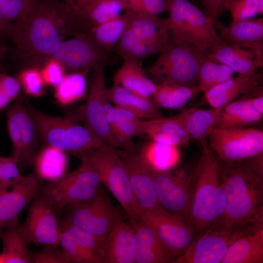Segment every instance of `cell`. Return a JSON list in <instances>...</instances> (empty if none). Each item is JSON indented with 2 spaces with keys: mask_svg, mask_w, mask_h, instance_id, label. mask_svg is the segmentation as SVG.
<instances>
[{
  "mask_svg": "<svg viewBox=\"0 0 263 263\" xmlns=\"http://www.w3.org/2000/svg\"><path fill=\"white\" fill-rule=\"evenodd\" d=\"M15 23L12 55L18 60L48 56L68 37L89 29L59 0L31 1L24 18Z\"/></svg>",
  "mask_w": 263,
  "mask_h": 263,
  "instance_id": "6da1fadb",
  "label": "cell"
},
{
  "mask_svg": "<svg viewBox=\"0 0 263 263\" xmlns=\"http://www.w3.org/2000/svg\"><path fill=\"white\" fill-rule=\"evenodd\" d=\"M218 161L226 203L221 218L211 228L232 231L263 224V177L241 161Z\"/></svg>",
  "mask_w": 263,
  "mask_h": 263,
  "instance_id": "7a4b0ae2",
  "label": "cell"
},
{
  "mask_svg": "<svg viewBox=\"0 0 263 263\" xmlns=\"http://www.w3.org/2000/svg\"><path fill=\"white\" fill-rule=\"evenodd\" d=\"M202 146V155L193 175L194 184L187 222L196 237L217 223L226 203L218 158L208 142Z\"/></svg>",
  "mask_w": 263,
  "mask_h": 263,
  "instance_id": "3957f363",
  "label": "cell"
},
{
  "mask_svg": "<svg viewBox=\"0 0 263 263\" xmlns=\"http://www.w3.org/2000/svg\"><path fill=\"white\" fill-rule=\"evenodd\" d=\"M158 55L156 60L146 70L155 84L171 83L197 87L200 67L207 58L204 53L169 30L167 40Z\"/></svg>",
  "mask_w": 263,
  "mask_h": 263,
  "instance_id": "277c9868",
  "label": "cell"
},
{
  "mask_svg": "<svg viewBox=\"0 0 263 263\" xmlns=\"http://www.w3.org/2000/svg\"><path fill=\"white\" fill-rule=\"evenodd\" d=\"M25 105L36 125L41 142L74 155L105 145L85 126L67 115L45 114L29 103Z\"/></svg>",
  "mask_w": 263,
  "mask_h": 263,
  "instance_id": "5b68a950",
  "label": "cell"
},
{
  "mask_svg": "<svg viewBox=\"0 0 263 263\" xmlns=\"http://www.w3.org/2000/svg\"><path fill=\"white\" fill-rule=\"evenodd\" d=\"M169 30L205 55L224 42L214 23L189 0H166Z\"/></svg>",
  "mask_w": 263,
  "mask_h": 263,
  "instance_id": "8992f818",
  "label": "cell"
},
{
  "mask_svg": "<svg viewBox=\"0 0 263 263\" xmlns=\"http://www.w3.org/2000/svg\"><path fill=\"white\" fill-rule=\"evenodd\" d=\"M97 172L103 183L121 205L130 221L138 215V204L131 188L126 169L116 149L103 145L75 154Z\"/></svg>",
  "mask_w": 263,
  "mask_h": 263,
  "instance_id": "52a82bcc",
  "label": "cell"
},
{
  "mask_svg": "<svg viewBox=\"0 0 263 263\" xmlns=\"http://www.w3.org/2000/svg\"><path fill=\"white\" fill-rule=\"evenodd\" d=\"M81 160L76 169L42 188L41 193L56 213L70 204L91 199L100 190L101 182L97 172L87 161Z\"/></svg>",
  "mask_w": 263,
  "mask_h": 263,
  "instance_id": "ba28073f",
  "label": "cell"
},
{
  "mask_svg": "<svg viewBox=\"0 0 263 263\" xmlns=\"http://www.w3.org/2000/svg\"><path fill=\"white\" fill-rule=\"evenodd\" d=\"M105 67L99 66L93 70L86 102L67 116L77 122H83L84 126L104 144L116 148L118 144L107 119V112L111 106L106 94Z\"/></svg>",
  "mask_w": 263,
  "mask_h": 263,
  "instance_id": "9c48e42d",
  "label": "cell"
},
{
  "mask_svg": "<svg viewBox=\"0 0 263 263\" xmlns=\"http://www.w3.org/2000/svg\"><path fill=\"white\" fill-rule=\"evenodd\" d=\"M41 58L54 59L71 73H86L99 66L106 67L115 61L112 53L99 46L88 31L65 39L53 53Z\"/></svg>",
  "mask_w": 263,
  "mask_h": 263,
  "instance_id": "30bf717a",
  "label": "cell"
},
{
  "mask_svg": "<svg viewBox=\"0 0 263 263\" xmlns=\"http://www.w3.org/2000/svg\"><path fill=\"white\" fill-rule=\"evenodd\" d=\"M208 139L209 148L226 162L243 161L263 152V132L257 129L215 128Z\"/></svg>",
  "mask_w": 263,
  "mask_h": 263,
  "instance_id": "8fae6325",
  "label": "cell"
},
{
  "mask_svg": "<svg viewBox=\"0 0 263 263\" xmlns=\"http://www.w3.org/2000/svg\"><path fill=\"white\" fill-rule=\"evenodd\" d=\"M7 130L12 142L11 155L21 170L33 166L41 142L35 123L22 99L19 98L6 110Z\"/></svg>",
  "mask_w": 263,
  "mask_h": 263,
  "instance_id": "7c38bea8",
  "label": "cell"
},
{
  "mask_svg": "<svg viewBox=\"0 0 263 263\" xmlns=\"http://www.w3.org/2000/svg\"><path fill=\"white\" fill-rule=\"evenodd\" d=\"M66 207L68 212L64 222L97 236H107L123 217L120 210L100 190L89 200Z\"/></svg>",
  "mask_w": 263,
  "mask_h": 263,
  "instance_id": "4fadbf2b",
  "label": "cell"
},
{
  "mask_svg": "<svg viewBox=\"0 0 263 263\" xmlns=\"http://www.w3.org/2000/svg\"><path fill=\"white\" fill-rule=\"evenodd\" d=\"M137 214L155 231L174 258L173 263L186 252L196 238L193 229L186 223L160 205L147 209L138 205Z\"/></svg>",
  "mask_w": 263,
  "mask_h": 263,
  "instance_id": "5bb4252c",
  "label": "cell"
},
{
  "mask_svg": "<svg viewBox=\"0 0 263 263\" xmlns=\"http://www.w3.org/2000/svg\"><path fill=\"white\" fill-rule=\"evenodd\" d=\"M21 230L28 244H59L61 225L52 205L41 193L33 200Z\"/></svg>",
  "mask_w": 263,
  "mask_h": 263,
  "instance_id": "9a60e30c",
  "label": "cell"
},
{
  "mask_svg": "<svg viewBox=\"0 0 263 263\" xmlns=\"http://www.w3.org/2000/svg\"><path fill=\"white\" fill-rule=\"evenodd\" d=\"M118 152L139 206L147 209L160 205L155 186L154 169L140 148L136 146L131 150Z\"/></svg>",
  "mask_w": 263,
  "mask_h": 263,
  "instance_id": "2e32d148",
  "label": "cell"
},
{
  "mask_svg": "<svg viewBox=\"0 0 263 263\" xmlns=\"http://www.w3.org/2000/svg\"><path fill=\"white\" fill-rule=\"evenodd\" d=\"M191 179L170 170H154V182L159 205L187 224L192 186Z\"/></svg>",
  "mask_w": 263,
  "mask_h": 263,
  "instance_id": "e0dca14e",
  "label": "cell"
},
{
  "mask_svg": "<svg viewBox=\"0 0 263 263\" xmlns=\"http://www.w3.org/2000/svg\"><path fill=\"white\" fill-rule=\"evenodd\" d=\"M246 230H220L211 228L198 236L174 263H222L229 245Z\"/></svg>",
  "mask_w": 263,
  "mask_h": 263,
  "instance_id": "ac0fdd59",
  "label": "cell"
},
{
  "mask_svg": "<svg viewBox=\"0 0 263 263\" xmlns=\"http://www.w3.org/2000/svg\"><path fill=\"white\" fill-rule=\"evenodd\" d=\"M263 42L222 43L212 48L206 56L210 60L228 66L235 73L252 72L263 66Z\"/></svg>",
  "mask_w": 263,
  "mask_h": 263,
  "instance_id": "d6986e66",
  "label": "cell"
},
{
  "mask_svg": "<svg viewBox=\"0 0 263 263\" xmlns=\"http://www.w3.org/2000/svg\"><path fill=\"white\" fill-rule=\"evenodd\" d=\"M42 180L35 171L9 189L0 190V236L4 229L42 191Z\"/></svg>",
  "mask_w": 263,
  "mask_h": 263,
  "instance_id": "ffe728a7",
  "label": "cell"
},
{
  "mask_svg": "<svg viewBox=\"0 0 263 263\" xmlns=\"http://www.w3.org/2000/svg\"><path fill=\"white\" fill-rule=\"evenodd\" d=\"M126 28L141 38L153 54H158L167 40L169 32L168 18L138 13L124 12Z\"/></svg>",
  "mask_w": 263,
  "mask_h": 263,
  "instance_id": "44dd1931",
  "label": "cell"
},
{
  "mask_svg": "<svg viewBox=\"0 0 263 263\" xmlns=\"http://www.w3.org/2000/svg\"><path fill=\"white\" fill-rule=\"evenodd\" d=\"M130 221L135 231V263H173L174 258L148 223L139 215Z\"/></svg>",
  "mask_w": 263,
  "mask_h": 263,
  "instance_id": "7402d4cb",
  "label": "cell"
},
{
  "mask_svg": "<svg viewBox=\"0 0 263 263\" xmlns=\"http://www.w3.org/2000/svg\"><path fill=\"white\" fill-rule=\"evenodd\" d=\"M134 229L122 217L107 235L103 263H134Z\"/></svg>",
  "mask_w": 263,
  "mask_h": 263,
  "instance_id": "603a6c76",
  "label": "cell"
},
{
  "mask_svg": "<svg viewBox=\"0 0 263 263\" xmlns=\"http://www.w3.org/2000/svg\"><path fill=\"white\" fill-rule=\"evenodd\" d=\"M261 75L258 71L238 74L205 93L206 100L212 108H221L258 87Z\"/></svg>",
  "mask_w": 263,
  "mask_h": 263,
  "instance_id": "cb8c5ba5",
  "label": "cell"
},
{
  "mask_svg": "<svg viewBox=\"0 0 263 263\" xmlns=\"http://www.w3.org/2000/svg\"><path fill=\"white\" fill-rule=\"evenodd\" d=\"M107 119L118 147L124 150L135 148L133 138L144 134V120L125 109L111 106L107 111Z\"/></svg>",
  "mask_w": 263,
  "mask_h": 263,
  "instance_id": "d4e9b609",
  "label": "cell"
},
{
  "mask_svg": "<svg viewBox=\"0 0 263 263\" xmlns=\"http://www.w3.org/2000/svg\"><path fill=\"white\" fill-rule=\"evenodd\" d=\"M222 109H182L174 116L190 139L196 140L203 145L208 142L209 135L216 127Z\"/></svg>",
  "mask_w": 263,
  "mask_h": 263,
  "instance_id": "484cf974",
  "label": "cell"
},
{
  "mask_svg": "<svg viewBox=\"0 0 263 263\" xmlns=\"http://www.w3.org/2000/svg\"><path fill=\"white\" fill-rule=\"evenodd\" d=\"M263 225L236 239L222 263H263Z\"/></svg>",
  "mask_w": 263,
  "mask_h": 263,
  "instance_id": "4316f807",
  "label": "cell"
},
{
  "mask_svg": "<svg viewBox=\"0 0 263 263\" xmlns=\"http://www.w3.org/2000/svg\"><path fill=\"white\" fill-rule=\"evenodd\" d=\"M144 134L151 140L178 147H187L190 140L174 116L144 120Z\"/></svg>",
  "mask_w": 263,
  "mask_h": 263,
  "instance_id": "83f0119b",
  "label": "cell"
},
{
  "mask_svg": "<svg viewBox=\"0 0 263 263\" xmlns=\"http://www.w3.org/2000/svg\"><path fill=\"white\" fill-rule=\"evenodd\" d=\"M109 101L133 113L141 119H151L161 117V113L150 98L136 94L120 86L113 84L107 88Z\"/></svg>",
  "mask_w": 263,
  "mask_h": 263,
  "instance_id": "f1b7e54d",
  "label": "cell"
},
{
  "mask_svg": "<svg viewBox=\"0 0 263 263\" xmlns=\"http://www.w3.org/2000/svg\"><path fill=\"white\" fill-rule=\"evenodd\" d=\"M0 238L3 244L0 263H34L32 252L21 230L19 217L4 229Z\"/></svg>",
  "mask_w": 263,
  "mask_h": 263,
  "instance_id": "f546056e",
  "label": "cell"
},
{
  "mask_svg": "<svg viewBox=\"0 0 263 263\" xmlns=\"http://www.w3.org/2000/svg\"><path fill=\"white\" fill-rule=\"evenodd\" d=\"M113 81V84L150 99L156 87L142 66L125 61L115 72Z\"/></svg>",
  "mask_w": 263,
  "mask_h": 263,
  "instance_id": "4dcf8cb0",
  "label": "cell"
},
{
  "mask_svg": "<svg viewBox=\"0 0 263 263\" xmlns=\"http://www.w3.org/2000/svg\"><path fill=\"white\" fill-rule=\"evenodd\" d=\"M35 172L42 180L54 182L66 173L68 158L66 152L50 146L38 150L33 161Z\"/></svg>",
  "mask_w": 263,
  "mask_h": 263,
  "instance_id": "1f68e13d",
  "label": "cell"
},
{
  "mask_svg": "<svg viewBox=\"0 0 263 263\" xmlns=\"http://www.w3.org/2000/svg\"><path fill=\"white\" fill-rule=\"evenodd\" d=\"M215 28L225 43L263 41V18L239 21L225 26L218 21Z\"/></svg>",
  "mask_w": 263,
  "mask_h": 263,
  "instance_id": "d6a6232c",
  "label": "cell"
},
{
  "mask_svg": "<svg viewBox=\"0 0 263 263\" xmlns=\"http://www.w3.org/2000/svg\"><path fill=\"white\" fill-rule=\"evenodd\" d=\"M262 117L248 98L235 100L223 108L216 128L246 127L258 123Z\"/></svg>",
  "mask_w": 263,
  "mask_h": 263,
  "instance_id": "836d02e7",
  "label": "cell"
},
{
  "mask_svg": "<svg viewBox=\"0 0 263 263\" xmlns=\"http://www.w3.org/2000/svg\"><path fill=\"white\" fill-rule=\"evenodd\" d=\"M200 92L197 87L191 88L171 83L156 84L150 100L157 108L182 109Z\"/></svg>",
  "mask_w": 263,
  "mask_h": 263,
  "instance_id": "e575fe53",
  "label": "cell"
},
{
  "mask_svg": "<svg viewBox=\"0 0 263 263\" xmlns=\"http://www.w3.org/2000/svg\"><path fill=\"white\" fill-rule=\"evenodd\" d=\"M140 148L154 170H170L179 161V147L150 140Z\"/></svg>",
  "mask_w": 263,
  "mask_h": 263,
  "instance_id": "d590c367",
  "label": "cell"
},
{
  "mask_svg": "<svg viewBox=\"0 0 263 263\" xmlns=\"http://www.w3.org/2000/svg\"><path fill=\"white\" fill-rule=\"evenodd\" d=\"M126 29L123 14L110 21L91 27L88 31L101 48L112 53Z\"/></svg>",
  "mask_w": 263,
  "mask_h": 263,
  "instance_id": "8d00e7d4",
  "label": "cell"
},
{
  "mask_svg": "<svg viewBox=\"0 0 263 263\" xmlns=\"http://www.w3.org/2000/svg\"><path fill=\"white\" fill-rule=\"evenodd\" d=\"M115 50L124 61L142 66L143 61L153 55L149 46L132 31L127 28Z\"/></svg>",
  "mask_w": 263,
  "mask_h": 263,
  "instance_id": "74e56055",
  "label": "cell"
},
{
  "mask_svg": "<svg viewBox=\"0 0 263 263\" xmlns=\"http://www.w3.org/2000/svg\"><path fill=\"white\" fill-rule=\"evenodd\" d=\"M60 224L71 233L91 263H103L107 236H95L64 221Z\"/></svg>",
  "mask_w": 263,
  "mask_h": 263,
  "instance_id": "f35d334b",
  "label": "cell"
},
{
  "mask_svg": "<svg viewBox=\"0 0 263 263\" xmlns=\"http://www.w3.org/2000/svg\"><path fill=\"white\" fill-rule=\"evenodd\" d=\"M234 74L228 66L207 58L200 67L197 87L200 92L205 93L231 78Z\"/></svg>",
  "mask_w": 263,
  "mask_h": 263,
  "instance_id": "ab89813d",
  "label": "cell"
},
{
  "mask_svg": "<svg viewBox=\"0 0 263 263\" xmlns=\"http://www.w3.org/2000/svg\"><path fill=\"white\" fill-rule=\"evenodd\" d=\"M84 72H72L65 75L61 83L56 87L55 96L63 106L71 104L82 98L86 90Z\"/></svg>",
  "mask_w": 263,
  "mask_h": 263,
  "instance_id": "60d3db41",
  "label": "cell"
},
{
  "mask_svg": "<svg viewBox=\"0 0 263 263\" xmlns=\"http://www.w3.org/2000/svg\"><path fill=\"white\" fill-rule=\"evenodd\" d=\"M124 10L123 0H96L88 11L85 21L89 29L120 16Z\"/></svg>",
  "mask_w": 263,
  "mask_h": 263,
  "instance_id": "b9f144b4",
  "label": "cell"
},
{
  "mask_svg": "<svg viewBox=\"0 0 263 263\" xmlns=\"http://www.w3.org/2000/svg\"><path fill=\"white\" fill-rule=\"evenodd\" d=\"M230 12L231 23L253 19L263 12V0H232L224 8Z\"/></svg>",
  "mask_w": 263,
  "mask_h": 263,
  "instance_id": "7bdbcfd3",
  "label": "cell"
},
{
  "mask_svg": "<svg viewBox=\"0 0 263 263\" xmlns=\"http://www.w3.org/2000/svg\"><path fill=\"white\" fill-rule=\"evenodd\" d=\"M25 93L33 97L41 96L45 91V84L40 70L36 67L23 70L18 78Z\"/></svg>",
  "mask_w": 263,
  "mask_h": 263,
  "instance_id": "ee69618b",
  "label": "cell"
},
{
  "mask_svg": "<svg viewBox=\"0 0 263 263\" xmlns=\"http://www.w3.org/2000/svg\"><path fill=\"white\" fill-rule=\"evenodd\" d=\"M23 176L15 157L12 155L8 157L0 156V190L11 188Z\"/></svg>",
  "mask_w": 263,
  "mask_h": 263,
  "instance_id": "f6af8a7d",
  "label": "cell"
},
{
  "mask_svg": "<svg viewBox=\"0 0 263 263\" xmlns=\"http://www.w3.org/2000/svg\"><path fill=\"white\" fill-rule=\"evenodd\" d=\"M61 225V224H60ZM62 233L59 244L70 263H91L87 255L78 244L69 230L61 225Z\"/></svg>",
  "mask_w": 263,
  "mask_h": 263,
  "instance_id": "bcb514c9",
  "label": "cell"
},
{
  "mask_svg": "<svg viewBox=\"0 0 263 263\" xmlns=\"http://www.w3.org/2000/svg\"><path fill=\"white\" fill-rule=\"evenodd\" d=\"M125 12L158 16L167 11L166 0H123Z\"/></svg>",
  "mask_w": 263,
  "mask_h": 263,
  "instance_id": "7dc6e473",
  "label": "cell"
},
{
  "mask_svg": "<svg viewBox=\"0 0 263 263\" xmlns=\"http://www.w3.org/2000/svg\"><path fill=\"white\" fill-rule=\"evenodd\" d=\"M31 3L30 0H0V10L9 21L16 22L25 16Z\"/></svg>",
  "mask_w": 263,
  "mask_h": 263,
  "instance_id": "c3c4849f",
  "label": "cell"
},
{
  "mask_svg": "<svg viewBox=\"0 0 263 263\" xmlns=\"http://www.w3.org/2000/svg\"><path fill=\"white\" fill-rule=\"evenodd\" d=\"M34 263H70L62 249L57 245H45L41 251L32 252Z\"/></svg>",
  "mask_w": 263,
  "mask_h": 263,
  "instance_id": "681fc988",
  "label": "cell"
},
{
  "mask_svg": "<svg viewBox=\"0 0 263 263\" xmlns=\"http://www.w3.org/2000/svg\"><path fill=\"white\" fill-rule=\"evenodd\" d=\"M40 70L45 84L54 87L57 86L65 76L64 67L57 61L48 59Z\"/></svg>",
  "mask_w": 263,
  "mask_h": 263,
  "instance_id": "f907efd6",
  "label": "cell"
},
{
  "mask_svg": "<svg viewBox=\"0 0 263 263\" xmlns=\"http://www.w3.org/2000/svg\"><path fill=\"white\" fill-rule=\"evenodd\" d=\"M0 87L12 101L16 99L19 95L21 85L18 78L1 74Z\"/></svg>",
  "mask_w": 263,
  "mask_h": 263,
  "instance_id": "816d5d0a",
  "label": "cell"
},
{
  "mask_svg": "<svg viewBox=\"0 0 263 263\" xmlns=\"http://www.w3.org/2000/svg\"><path fill=\"white\" fill-rule=\"evenodd\" d=\"M96 0H63V2L79 19L84 20Z\"/></svg>",
  "mask_w": 263,
  "mask_h": 263,
  "instance_id": "f5cc1de1",
  "label": "cell"
},
{
  "mask_svg": "<svg viewBox=\"0 0 263 263\" xmlns=\"http://www.w3.org/2000/svg\"><path fill=\"white\" fill-rule=\"evenodd\" d=\"M205 14L212 20L214 25L219 21L222 13L223 0H202Z\"/></svg>",
  "mask_w": 263,
  "mask_h": 263,
  "instance_id": "db71d44e",
  "label": "cell"
},
{
  "mask_svg": "<svg viewBox=\"0 0 263 263\" xmlns=\"http://www.w3.org/2000/svg\"><path fill=\"white\" fill-rule=\"evenodd\" d=\"M253 107L262 115H263V93L253 96V97H248Z\"/></svg>",
  "mask_w": 263,
  "mask_h": 263,
  "instance_id": "11a10c76",
  "label": "cell"
},
{
  "mask_svg": "<svg viewBox=\"0 0 263 263\" xmlns=\"http://www.w3.org/2000/svg\"><path fill=\"white\" fill-rule=\"evenodd\" d=\"M0 24L7 30L11 34L12 38L15 23L9 21L0 10Z\"/></svg>",
  "mask_w": 263,
  "mask_h": 263,
  "instance_id": "9f6ffc18",
  "label": "cell"
},
{
  "mask_svg": "<svg viewBox=\"0 0 263 263\" xmlns=\"http://www.w3.org/2000/svg\"><path fill=\"white\" fill-rule=\"evenodd\" d=\"M11 101L0 87V111L5 108Z\"/></svg>",
  "mask_w": 263,
  "mask_h": 263,
  "instance_id": "6f0895ef",
  "label": "cell"
},
{
  "mask_svg": "<svg viewBox=\"0 0 263 263\" xmlns=\"http://www.w3.org/2000/svg\"><path fill=\"white\" fill-rule=\"evenodd\" d=\"M11 49L3 41L0 42V64Z\"/></svg>",
  "mask_w": 263,
  "mask_h": 263,
  "instance_id": "680465c9",
  "label": "cell"
},
{
  "mask_svg": "<svg viewBox=\"0 0 263 263\" xmlns=\"http://www.w3.org/2000/svg\"><path fill=\"white\" fill-rule=\"evenodd\" d=\"M7 38H12L11 33L0 24V42Z\"/></svg>",
  "mask_w": 263,
  "mask_h": 263,
  "instance_id": "91938a15",
  "label": "cell"
},
{
  "mask_svg": "<svg viewBox=\"0 0 263 263\" xmlns=\"http://www.w3.org/2000/svg\"><path fill=\"white\" fill-rule=\"evenodd\" d=\"M232 0H223V6H222V12L224 11V8L225 6L228 4Z\"/></svg>",
  "mask_w": 263,
  "mask_h": 263,
  "instance_id": "94428289",
  "label": "cell"
},
{
  "mask_svg": "<svg viewBox=\"0 0 263 263\" xmlns=\"http://www.w3.org/2000/svg\"><path fill=\"white\" fill-rule=\"evenodd\" d=\"M31 0V1H36L37 0Z\"/></svg>",
  "mask_w": 263,
  "mask_h": 263,
  "instance_id": "6125c7cd",
  "label": "cell"
},
{
  "mask_svg": "<svg viewBox=\"0 0 263 263\" xmlns=\"http://www.w3.org/2000/svg\"><path fill=\"white\" fill-rule=\"evenodd\" d=\"M0 75H1V74H0Z\"/></svg>",
  "mask_w": 263,
  "mask_h": 263,
  "instance_id": "be15d7a7",
  "label": "cell"
}]
</instances>
